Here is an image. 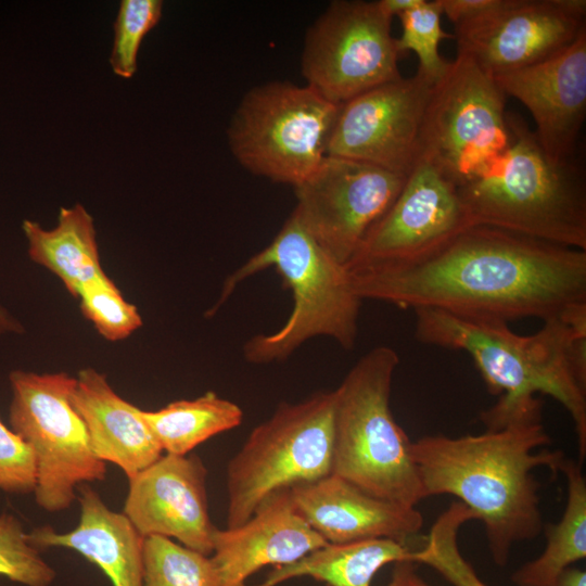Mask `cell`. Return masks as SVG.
I'll return each mask as SVG.
<instances>
[{
	"label": "cell",
	"instance_id": "cell-25",
	"mask_svg": "<svg viewBox=\"0 0 586 586\" xmlns=\"http://www.w3.org/2000/svg\"><path fill=\"white\" fill-rule=\"evenodd\" d=\"M142 417L163 451L184 456L208 438L239 426L243 411L235 403L209 391L158 410H142Z\"/></svg>",
	"mask_w": 586,
	"mask_h": 586
},
{
	"label": "cell",
	"instance_id": "cell-21",
	"mask_svg": "<svg viewBox=\"0 0 586 586\" xmlns=\"http://www.w3.org/2000/svg\"><path fill=\"white\" fill-rule=\"evenodd\" d=\"M78 492L77 526L66 533L50 525L36 527L27 533L28 542L38 550L63 547L77 551L100 568L113 586H142L144 537L88 484L80 485Z\"/></svg>",
	"mask_w": 586,
	"mask_h": 586
},
{
	"label": "cell",
	"instance_id": "cell-22",
	"mask_svg": "<svg viewBox=\"0 0 586 586\" xmlns=\"http://www.w3.org/2000/svg\"><path fill=\"white\" fill-rule=\"evenodd\" d=\"M412 552L408 543L390 538L327 544L293 563L273 568L255 586H276L301 576L329 586H407L416 564Z\"/></svg>",
	"mask_w": 586,
	"mask_h": 586
},
{
	"label": "cell",
	"instance_id": "cell-9",
	"mask_svg": "<svg viewBox=\"0 0 586 586\" xmlns=\"http://www.w3.org/2000/svg\"><path fill=\"white\" fill-rule=\"evenodd\" d=\"M9 382V426L34 453L36 504L48 512L63 511L76 498V488L106 474L71 403L76 378L13 370Z\"/></svg>",
	"mask_w": 586,
	"mask_h": 586
},
{
	"label": "cell",
	"instance_id": "cell-20",
	"mask_svg": "<svg viewBox=\"0 0 586 586\" xmlns=\"http://www.w3.org/2000/svg\"><path fill=\"white\" fill-rule=\"evenodd\" d=\"M71 403L87 429L94 455L119 467L128 479L163 456L142 409L115 393L105 374L93 368L80 370Z\"/></svg>",
	"mask_w": 586,
	"mask_h": 586
},
{
	"label": "cell",
	"instance_id": "cell-15",
	"mask_svg": "<svg viewBox=\"0 0 586 586\" xmlns=\"http://www.w3.org/2000/svg\"><path fill=\"white\" fill-rule=\"evenodd\" d=\"M470 227L458 186L435 165L420 158L393 204L368 231L346 269L416 262Z\"/></svg>",
	"mask_w": 586,
	"mask_h": 586
},
{
	"label": "cell",
	"instance_id": "cell-29",
	"mask_svg": "<svg viewBox=\"0 0 586 586\" xmlns=\"http://www.w3.org/2000/svg\"><path fill=\"white\" fill-rule=\"evenodd\" d=\"M442 9L438 0H424L422 4L398 15L402 36L396 38L399 54L412 51L419 59L418 69L438 80L448 69L449 62L440 52V42L453 35L441 27Z\"/></svg>",
	"mask_w": 586,
	"mask_h": 586
},
{
	"label": "cell",
	"instance_id": "cell-13",
	"mask_svg": "<svg viewBox=\"0 0 586 586\" xmlns=\"http://www.w3.org/2000/svg\"><path fill=\"white\" fill-rule=\"evenodd\" d=\"M436 81L418 69L340 105L327 155L408 176L421 157L423 119Z\"/></svg>",
	"mask_w": 586,
	"mask_h": 586
},
{
	"label": "cell",
	"instance_id": "cell-24",
	"mask_svg": "<svg viewBox=\"0 0 586 586\" xmlns=\"http://www.w3.org/2000/svg\"><path fill=\"white\" fill-rule=\"evenodd\" d=\"M560 473L568 486L563 513L557 523L544 524L546 546L540 556L513 572L515 586H553L565 569L586 557V480L582 464L565 457Z\"/></svg>",
	"mask_w": 586,
	"mask_h": 586
},
{
	"label": "cell",
	"instance_id": "cell-30",
	"mask_svg": "<svg viewBox=\"0 0 586 586\" xmlns=\"http://www.w3.org/2000/svg\"><path fill=\"white\" fill-rule=\"evenodd\" d=\"M161 0H123L114 22V38L110 65L115 75L131 78L137 72V59L144 37L160 22Z\"/></svg>",
	"mask_w": 586,
	"mask_h": 586
},
{
	"label": "cell",
	"instance_id": "cell-5",
	"mask_svg": "<svg viewBox=\"0 0 586 586\" xmlns=\"http://www.w3.org/2000/svg\"><path fill=\"white\" fill-rule=\"evenodd\" d=\"M269 267L292 291L293 308L276 332L257 334L244 344L249 362L282 361L316 336L331 337L345 349L355 346L362 300L346 267L326 253L292 214L266 247L227 278L212 314L241 281Z\"/></svg>",
	"mask_w": 586,
	"mask_h": 586
},
{
	"label": "cell",
	"instance_id": "cell-3",
	"mask_svg": "<svg viewBox=\"0 0 586 586\" xmlns=\"http://www.w3.org/2000/svg\"><path fill=\"white\" fill-rule=\"evenodd\" d=\"M551 440L542 407L481 434L426 435L412 442L424 498L457 497L480 521L494 563L505 566L512 547L536 538L544 521L533 471L560 473L565 455L545 447Z\"/></svg>",
	"mask_w": 586,
	"mask_h": 586
},
{
	"label": "cell",
	"instance_id": "cell-19",
	"mask_svg": "<svg viewBox=\"0 0 586 586\" xmlns=\"http://www.w3.org/2000/svg\"><path fill=\"white\" fill-rule=\"evenodd\" d=\"M297 512L328 544L390 538L408 543L423 517L416 507L388 501L330 474L290 489Z\"/></svg>",
	"mask_w": 586,
	"mask_h": 586
},
{
	"label": "cell",
	"instance_id": "cell-6",
	"mask_svg": "<svg viewBox=\"0 0 586 586\" xmlns=\"http://www.w3.org/2000/svg\"><path fill=\"white\" fill-rule=\"evenodd\" d=\"M397 353L377 346L334 390L332 473L366 493L416 507L424 499L412 441L391 408Z\"/></svg>",
	"mask_w": 586,
	"mask_h": 586
},
{
	"label": "cell",
	"instance_id": "cell-34",
	"mask_svg": "<svg viewBox=\"0 0 586 586\" xmlns=\"http://www.w3.org/2000/svg\"><path fill=\"white\" fill-rule=\"evenodd\" d=\"M383 10L392 17L419 7L424 0H379Z\"/></svg>",
	"mask_w": 586,
	"mask_h": 586
},
{
	"label": "cell",
	"instance_id": "cell-35",
	"mask_svg": "<svg viewBox=\"0 0 586 586\" xmlns=\"http://www.w3.org/2000/svg\"><path fill=\"white\" fill-rule=\"evenodd\" d=\"M553 586H586V572L570 566L559 575Z\"/></svg>",
	"mask_w": 586,
	"mask_h": 586
},
{
	"label": "cell",
	"instance_id": "cell-37",
	"mask_svg": "<svg viewBox=\"0 0 586 586\" xmlns=\"http://www.w3.org/2000/svg\"><path fill=\"white\" fill-rule=\"evenodd\" d=\"M407 586H431V585L425 583L418 574H416L413 570L408 578Z\"/></svg>",
	"mask_w": 586,
	"mask_h": 586
},
{
	"label": "cell",
	"instance_id": "cell-8",
	"mask_svg": "<svg viewBox=\"0 0 586 586\" xmlns=\"http://www.w3.org/2000/svg\"><path fill=\"white\" fill-rule=\"evenodd\" d=\"M339 107L305 84L256 86L231 117L230 152L250 173L295 188L327 155Z\"/></svg>",
	"mask_w": 586,
	"mask_h": 586
},
{
	"label": "cell",
	"instance_id": "cell-31",
	"mask_svg": "<svg viewBox=\"0 0 586 586\" xmlns=\"http://www.w3.org/2000/svg\"><path fill=\"white\" fill-rule=\"evenodd\" d=\"M0 576L24 586H50L55 570L27 539L21 521L10 512L0 514Z\"/></svg>",
	"mask_w": 586,
	"mask_h": 586
},
{
	"label": "cell",
	"instance_id": "cell-4",
	"mask_svg": "<svg viewBox=\"0 0 586 586\" xmlns=\"http://www.w3.org/2000/svg\"><path fill=\"white\" fill-rule=\"evenodd\" d=\"M511 143L458 187L472 226H487L586 251V189L574 160L552 161L535 133L508 113Z\"/></svg>",
	"mask_w": 586,
	"mask_h": 586
},
{
	"label": "cell",
	"instance_id": "cell-2",
	"mask_svg": "<svg viewBox=\"0 0 586 586\" xmlns=\"http://www.w3.org/2000/svg\"><path fill=\"white\" fill-rule=\"evenodd\" d=\"M415 335L424 344L468 353L498 402L480 416L486 429L540 407L537 393L558 400L570 413L577 437L578 462L586 457V302L572 304L544 320L532 335L507 322L413 309Z\"/></svg>",
	"mask_w": 586,
	"mask_h": 586
},
{
	"label": "cell",
	"instance_id": "cell-14",
	"mask_svg": "<svg viewBox=\"0 0 586 586\" xmlns=\"http://www.w3.org/2000/svg\"><path fill=\"white\" fill-rule=\"evenodd\" d=\"M585 29V0H497L453 36L457 53L496 77L558 54Z\"/></svg>",
	"mask_w": 586,
	"mask_h": 586
},
{
	"label": "cell",
	"instance_id": "cell-32",
	"mask_svg": "<svg viewBox=\"0 0 586 586\" xmlns=\"http://www.w3.org/2000/svg\"><path fill=\"white\" fill-rule=\"evenodd\" d=\"M36 464L31 448L0 418V492L34 493Z\"/></svg>",
	"mask_w": 586,
	"mask_h": 586
},
{
	"label": "cell",
	"instance_id": "cell-16",
	"mask_svg": "<svg viewBox=\"0 0 586 586\" xmlns=\"http://www.w3.org/2000/svg\"><path fill=\"white\" fill-rule=\"evenodd\" d=\"M207 470L195 455L165 454L128 479L123 513L141 536L175 538L211 556L216 526L207 499Z\"/></svg>",
	"mask_w": 586,
	"mask_h": 586
},
{
	"label": "cell",
	"instance_id": "cell-18",
	"mask_svg": "<svg viewBox=\"0 0 586 586\" xmlns=\"http://www.w3.org/2000/svg\"><path fill=\"white\" fill-rule=\"evenodd\" d=\"M327 544L297 512L290 489L278 492L242 524L216 527L209 556L215 586H247L262 568L293 563Z\"/></svg>",
	"mask_w": 586,
	"mask_h": 586
},
{
	"label": "cell",
	"instance_id": "cell-26",
	"mask_svg": "<svg viewBox=\"0 0 586 586\" xmlns=\"http://www.w3.org/2000/svg\"><path fill=\"white\" fill-rule=\"evenodd\" d=\"M475 517L463 504L449 505L435 520L424 545L413 550L412 562L432 568L453 586H487L458 546L460 527Z\"/></svg>",
	"mask_w": 586,
	"mask_h": 586
},
{
	"label": "cell",
	"instance_id": "cell-28",
	"mask_svg": "<svg viewBox=\"0 0 586 586\" xmlns=\"http://www.w3.org/2000/svg\"><path fill=\"white\" fill-rule=\"evenodd\" d=\"M81 314L107 341H120L142 326L137 307L127 302L106 276L82 285L78 292Z\"/></svg>",
	"mask_w": 586,
	"mask_h": 586
},
{
	"label": "cell",
	"instance_id": "cell-33",
	"mask_svg": "<svg viewBox=\"0 0 586 586\" xmlns=\"http://www.w3.org/2000/svg\"><path fill=\"white\" fill-rule=\"evenodd\" d=\"M442 13L455 25L470 21L494 7L497 0H438Z\"/></svg>",
	"mask_w": 586,
	"mask_h": 586
},
{
	"label": "cell",
	"instance_id": "cell-10",
	"mask_svg": "<svg viewBox=\"0 0 586 586\" xmlns=\"http://www.w3.org/2000/svg\"><path fill=\"white\" fill-rule=\"evenodd\" d=\"M506 98L491 74L457 53L432 89L420 158L458 187L481 175L511 143Z\"/></svg>",
	"mask_w": 586,
	"mask_h": 586
},
{
	"label": "cell",
	"instance_id": "cell-1",
	"mask_svg": "<svg viewBox=\"0 0 586 586\" xmlns=\"http://www.w3.org/2000/svg\"><path fill=\"white\" fill-rule=\"evenodd\" d=\"M348 272L361 300L507 323L586 302V251L487 226L416 262Z\"/></svg>",
	"mask_w": 586,
	"mask_h": 586
},
{
	"label": "cell",
	"instance_id": "cell-7",
	"mask_svg": "<svg viewBox=\"0 0 586 586\" xmlns=\"http://www.w3.org/2000/svg\"><path fill=\"white\" fill-rule=\"evenodd\" d=\"M334 391L279 404L256 425L227 467V527L246 520L273 494L332 473Z\"/></svg>",
	"mask_w": 586,
	"mask_h": 586
},
{
	"label": "cell",
	"instance_id": "cell-11",
	"mask_svg": "<svg viewBox=\"0 0 586 586\" xmlns=\"http://www.w3.org/2000/svg\"><path fill=\"white\" fill-rule=\"evenodd\" d=\"M392 20L380 1L331 2L305 37L301 58L305 85L342 105L399 79Z\"/></svg>",
	"mask_w": 586,
	"mask_h": 586
},
{
	"label": "cell",
	"instance_id": "cell-27",
	"mask_svg": "<svg viewBox=\"0 0 586 586\" xmlns=\"http://www.w3.org/2000/svg\"><path fill=\"white\" fill-rule=\"evenodd\" d=\"M142 586H215L209 556L167 537H144Z\"/></svg>",
	"mask_w": 586,
	"mask_h": 586
},
{
	"label": "cell",
	"instance_id": "cell-12",
	"mask_svg": "<svg viewBox=\"0 0 586 586\" xmlns=\"http://www.w3.org/2000/svg\"><path fill=\"white\" fill-rule=\"evenodd\" d=\"M406 179L369 163L326 155L294 188L297 202L292 215L326 253L346 267Z\"/></svg>",
	"mask_w": 586,
	"mask_h": 586
},
{
	"label": "cell",
	"instance_id": "cell-17",
	"mask_svg": "<svg viewBox=\"0 0 586 586\" xmlns=\"http://www.w3.org/2000/svg\"><path fill=\"white\" fill-rule=\"evenodd\" d=\"M494 79L530 111L544 152L555 162L574 160L586 116V29L558 54Z\"/></svg>",
	"mask_w": 586,
	"mask_h": 586
},
{
	"label": "cell",
	"instance_id": "cell-36",
	"mask_svg": "<svg viewBox=\"0 0 586 586\" xmlns=\"http://www.w3.org/2000/svg\"><path fill=\"white\" fill-rule=\"evenodd\" d=\"M23 330V324L0 305V334H20Z\"/></svg>",
	"mask_w": 586,
	"mask_h": 586
},
{
	"label": "cell",
	"instance_id": "cell-23",
	"mask_svg": "<svg viewBox=\"0 0 586 586\" xmlns=\"http://www.w3.org/2000/svg\"><path fill=\"white\" fill-rule=\"evenodd\" d=\"M22 229L29 258L54 273L74 297L86 283L107 276L100 262L93 218L82 205L62 207L52 229L28 219Z\"/></svg>",
	"mask_w": 586,
	"mask_h": 586
}]
</instances>
